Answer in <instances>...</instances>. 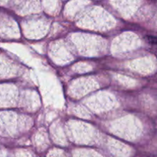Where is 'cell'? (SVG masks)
Segmentation results:
<instances>
[{
  "mask_svg": "<svg viewBox=\"0 0 157 157\" xmlns=\"http://www.w3.org/2000/svg\"><path fill=\"white\" fill-rule=\"evenodd\" d=\"M147 40L149 41V42H150L151 44H153L157 45V36H152V35H148L146 37Z\"/></svg>",
  "mask_w": 157,
  "mask_h": 157,
  "instance_id": "1",
  "label": "cell"
}]
</instances>
